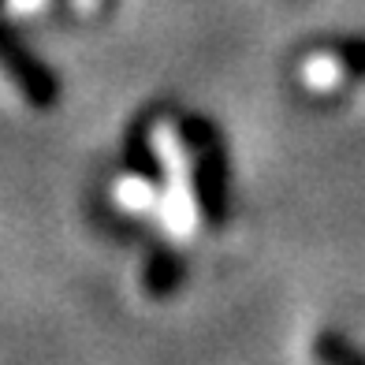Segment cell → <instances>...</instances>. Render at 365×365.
<instances>
[{
    "mask_svg": "<svg viewBox=\"0 0 365 365\" xmlns=\"http://www.w3.org/2000/svg\"><path fill=\"white\" fill-rule=\"evenodd\" d=\"M179 142L190 149V182L194 202L202 209V220L209 227L227 224V149L212 120L205 115H182L175 123Z\"/></svg>",
    "mask_w": 365,
    "mask_h": 365,
    "instance_id": "cell-1",
    "label": "cell"
},
{
    "mask_svg": "<svg viewBox=\"0 0 365 365\" xmlns=\"http://www.w3.org/2000/svg\"><path fill=\"white\" fill-rule=\"evenodd\" d=\"M0 71L15 82L30 108H53L60 101V78L30 53L4 19H0Z\"/></svg>",
    "mask_w": 365,
    "mask_h": 365,
    "instance_id": "cell-2",
    "label": "cell"
},
{
    "mask_svg": "<svg viewBox=\"0 0 365 365\" xmlns=\"http://www.w3.org/2000/svg\"><path fill=\"white\" fill-rule=\"evenodd\" d=\"M179 284H182V261H179L175 254H168V250L149 254L145 269H142V287H145V294L168 298V294H175Z\"/></svg>",
    "mask_w": 365,
    "mask_h": 365,
    "instance_id": "cell-3",
    "label": "cell"
},
{
    "mask_svg": "<svg viewBox=\"0 0 365 365\" xmlns=\"http://www.w3.org/2000/svg\"><path fill=\"white\" fill-rule=\"evenodd\" d=\"M123 164L135 175H145V179H164V168H160V160H157V149L149 145V135H145V127L138 123L135 130H130V138L123 145Z\"/></svg>",
    "mask_w": 365,
    "mask_h": 365,
    "instance_id": "cell-4",
    "label": "cell"
},
{
    "mask_svg": "<svg viewBox=\"0 0 365 365\" xmlns=\"http://www.w3.org/2000/svg\"><path fill=\"white\" fill-rule=\"evenodd\" d=\"M313 358L331 361V365H339V361H365L361 351H354V346H346V343H343L339 331H321L317 346H313Z\"/></svg>",
    "mask_w": 365,
    "mask_h": 365,
    "instance_id": "cell-5",
    "label": "cell"
},
{
    "mask_svg": "<svg viewBox=\"0 0 365 365\" xmlns=\"http://www.w3.org/2000/svg\"><path fill=\"white\" fill-rule=\"evenodd\" d=\"M331 75H336V63H328V60H317V63L309 68V78H313V82H328Z\"/></svg>",
    "mask_w": 365,
    "mask_h": 365,
    "instance_id": "cell-6",
    "label": "cell"
},
{
    "mask_svg": "<svg viewBox=\"0 0 365 365\" xmlns=\"http://www.w3.org/2000/svg\"><path fill=\"white\" fill-rule=\"evenodd\" d=\"M127 197H130L135 205H142V202H149V190H145V187H127Z\"/></svg>",
    "mask_w": 365,
    "mask_h": 365,
    "instance_id": "cell-7",
    "label": "cell"
},
{
    "mask_svg": "<svg viewBox=\"0 0 365 365\" xmlns=\"http://www.w3.org/2000/svg\"><path fill=\"white\" fill-rule=\"evenodd\" d=\"M23 4H38V0H23Z\"/></svg>",
    "mask_w": 365,
    "mask_h": 365,
    "instance_id": "cell-8",
    "label": "cell"
},
{
    "mask_svg": "<svg viewBox=\"0 0 365 365\" xmlns=\"http://www.w3.org/2000/svg\"><path fill=\"white\" fill-rule=\"evenodd\" d=\"M0 4H4V0H0Z\"/></svg>",
    "mask_w": 365,
    "mask_h": 365,
    "instance_id": "cell-9",
    "label": "cell"
}]
</instances>
